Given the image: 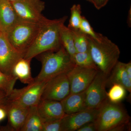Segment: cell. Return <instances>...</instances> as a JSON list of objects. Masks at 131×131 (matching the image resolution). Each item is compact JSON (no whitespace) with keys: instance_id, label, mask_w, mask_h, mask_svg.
<instances>
[{"instance_id":"1","label":"cell","mask_w":131,"mask_h":131,"mask_svg":"<svg viewBox=\"0 0 131 131\" xmlns=\"http://www.w3.org/2000/svg\"><path fill=\"white\" fill-rule=\"evenodd\" d=\"M67 18V16L54 20L47 18L40 24L35 39L23 58L31 60L43 52L56 51L60 49L62 46L60 30Z\"/></svg>"},{"instance_id":"11","label":"cell","mask_w":131,"mask_h":131,"mask_svg":"<svg viewBox=\"0 0 131 131\" xmlns=\"http://www.w3.org/2000/svg\"><path fill=\"white\" fill-rule=\"evenodd\" d=\"M70 92L67 74H62L47 81L41 99L61 101L69 94Z\"/></svg>"},{"instance_id":"28","label":"cell","mask_w":131,"mask_h":131,"mask_svg":"<svg viewBox=\"0 0 131 131\" xmlns=\"http://www.w3.org/2000/svg\"><path fill=\"white\" fill-rule=\"evenodd\" d=\"M9 102L8 96L5 92L0 90V107L5 109Z\"/></svg>"},{"instance_id":"33","label":"cell","mask_w":131,"mask_h":131,"mask_svg":"<svg viewBox=\"0 0 131 131\" xmlns=\"http://www.w3.org/2000/svg\"><path fill=\"white\" fill-rule=\"evenodd\" d=\"M9 1L11 2H14L16 1H18V0H9Z\"/></svg>"},{"instance_id":"18","label":"cell","mask_w":131,"mask_h":131,"mask_svg":"<svg viewBox=\"0 0 131 131\" xmlns=\"http://www.w3.org/2000/svg\"><path fill=\"white\" fill-rule=\"evenodd\" d=\"M31 61L22 58L16 62L13 68V75L24 84H30L34 81L31 73Z\"/></svg>"},{"instance_id":"20","label":"cell","mask_w":131,"mask_h":131,"mask_svg":"<svg viewBox=\"0 0 131 131\" xmlns=\"http://www.w3.org/2000/svg\"><path fill=\"white\" fill-rule=\"evenodd\" d=\"M60 38L62 46L73 59V56L76 53L73 31L64 24L61 27L60 30Z\"/></svg>"},{"instance_id":"27","label":"cell","mask_w":131,"mask_h":131,"mask_svg":"<svg viewBox=\"0 0 131 131\" xmlns=\"http://www.w3.org/2000/svg\"><path fill=\"white\" fill-rule=\"evenodd\" d=\"M42 131H62V119L43 121Z\"/></svg>"},{"instance_id":"12","label":"cell","mask_w":131,"mask_h":131,"mask_svg":"<svg viewBox=\"0 0 131 131\" xmlns=\"http://www.w3.org/2000/svg\"><path fill=\"white\" fill-rule=\"evenodd\" d=\"M99 108H87L70 114L62 119V131H77L84 124L94 122L98 114Z\"/></svg>"},{"instance_id":"15","label":"cell","mask_w":131,"mask_h":131,"mask_svg":"<svg viewBox=\"0 0 131 131\" xmlns=\"http://www.w3.org/2000/svg\"><path fill=\"white\" fill-rule=\"evenodd\" d=\"M20 20L12 2L9 0H0V24L6 32Z\"/></svg>"},{"instance_id":"9","label":"cell","mask_w":131,"mask_h":131,"mask_svg":"<svg viewBox=\"0 0 131 131\" xmlns=\"http://www.w3.org/2000/svg\"><path fill=\"white\" fill-rule=\"evenodd\" d=\"M99 71L94 68L75 65L67 74L70 85V93L85 91Z\"/></svg>"},{"instance_id":"26","label":"cell","mask_w":131,"mask_h":131,"mask_svg":"<svg viewBox=\"0 0 131 131\" xmlns=\"http://www.w3.org/2000/svg\"><path fill=\"white\" fill-rule=\"evenodd\" d=\"M79 30L86 35L94 38L97 39L99 37L100 33H96L94 30L89 21L83 16H82Z\"/></svg>"},{"instance_id":"22","label":"cell","mask_w":131,"mask_h":131,"mask_svg":"<svg viewBox=\"0 0 131 131\" xmlns=\"http://www.w3.org/2000/svg\"><path fill=\"white\" fill-rule=\"evenodd\" d=\"M72 30L74 34V46L76 52L89 51V42L87 35L79 29Z\"/></svg>"},{"instance_id":"6","label":"cell","mask_w":131,"mask_h":131,"mask_svg":"<svg viewBox=\"0 0 131 131\" xmlns=\"http://www.w3.org/2000/svg\"><path fill=\"white\" fill-rule=\"evenodd\" d=\"M47 81H35L20 89H14L8 95L9 101L29 108L37 106Z\"/></svg>"},{"instance_id":"16","label":"cell","mask_w":131,"mask_h":131,"mask_svg":"<svg viewBox=\"0 0 131 131\" xmlns=\"http://www.w3.org/2000/svg\"><path fill=\"white\" fill-rule=\"evenodd\" d=\"M64 112L70 114L88 108L86 100V90L77 93H70L61 101Z\"/></svg>"},{"instance_id":"25","label":"cell","mask_w":131,"mask_h":131,"mask_svg":"<svg viewBox=\"0 0 131 131\" xmlns=\"http://www.w3.org/2000/svg\"><path fill=\"white\" fill-rule=\"evenodd\" d=\"M70 11V18L68 27L71 30H79L82 17L81 5H73Z\"/></svg>"},{"instance_id":"24","label":"cell","mask_w":131,"mask_h":131,"mask_svg":"<svg viewBox=\"0 0 131 131\" xmlns=\"http://www.w3.org/2000/svg\"><path fill=\"white\" fill-rule=\"evenodd\" d=\"M17 80L18 78L6 74L0 71V90L8 96L13 90Z\"/></svg>"},{"instance_id":"19","label":"cell","mask_w":131,"mask_h":131,"mask_svg":"<svg viewBox=\"0 0 131 131\" xmlns=\"http://www.w3.org/2000/svg\"><path fill=\"white\" fill-rule=\"evenodd\" d=\"M43 123L37 106L31 107L20 131H42Z\"/></svg>"},{"instance_id":"35","label":"cell","mask_w":131,"mask_h":131,"mask_svg":"<svg viewBox=\"0 0 131 131\" xmlns=\"http://www.w3.org/2000/svg\"><path fill=\"white\" fill-rule=\"evenodd\" d=\"M87 1H88L90 2H91V1H92V0H87Z\"/></svg>"},{"instance_id":"10","label":"cell","mask_w":131,"mask_h":131,"mask_svg":"<svg viewBox=\"0 0 131 131\" xmlns=\"http://www.w3.org/2000/svg\"><path fill=\"white\" fill-rule=\"evenodd\" d=\"M23 57L9 43L6 33L0 30V71L6 74L13 76L12 72L15 64Z\"/></svg>"},{"instance_id":"23","label":"cell","mask_w":131,"mask_h":131,"mask_svg":"<svg viewBox=\"0 0 131 131\" xmlns=\"http://www.w3.org/2000/svg\"><path fill=\"white\" fill-rule=\"evenodd\" d=\"M127 91L122 85L118 84H113L107 92L108 100L114 103H118L124 100L126 96Z\"/></svg>"},{"instance_id":"31","label":"cell","mask_w":131,"mask_h":131,"mask_svg":"<svg viewBox=\"0 0 131 131\" xmlns=\"http://www.w3.org/2000/svg\"><path fill=\"white\" fill-rule=\"evenodd\" d=\"M126 70L127 74L129 80L131 81V62H129L127 63H126Z\"/></svg>"},{"instance_id":"8","label":"cell","mask_w":131,"mask_h":131,"mask_svg":"<svg viewBox=\"0 0 131 131\" xmlns=\"http://www.w3.org/2000/svg\"><path fill=\"white\" fill-rule=\"evenodd\" d=\"M107 75L99 71L86 90L88 108H98L107 99L106 91Z\"/></svg>"},{"instance_id":"2","label":"cell","mask_w":131,"mask_h":131,"mask_svg":"<svg viewBox=\"0 0 131 131\" xmlns=\"http://www.w3.org/2000/svg\"><path fill=\"white\" fill-rule=\"evenodd\" d=\"M87 35L89 51L98 69L108 76L118 61V47L107 37L99 34L97 39Z\"/></svg>"},{"instance_id":"17","label":"cell","mask_w":131,"mask_h":131,"mask_svg":"<svg viewBox=\"0 0 131 131\" xmlns=\"http://www.w3.org/2000/svg\"><path fill=\"white\" fill-rule=\"evenodd\" d=\"M125 65V63L117 62L108 76L106 87H111L114 84H120L131 93V81L127 74Z\"/></svg>"},{"instance_id":"14","label":"cell","mask_w":131,"mask_h":131,"mask_svg":"<svg viewBox=\"0 0 131 131\" xmlns=\"http://www.w3.org/2000/svg\"><path fill=\"white\" fill-rule=\"evenodd\" d=\"M37 107L43 121L62 119L66 115L59 101L41 99Z\"/></svg>"},{"instance_id":"13","label":"cell","mask_w":131,"mask_h":131,"mask_svg":"<svg viewBox=\"0 0 131 131\" xmlns=\"http://www.w3.org/2000/svg\"><path fill=\"white\" fill-rule=\"evenodd\" d=\"M29 108L15 102L9 101L5 109L8 117L9 130L20 131L25 121Z\"/></svg>"},{"instance_id":"7","label":"cell","mask_w":131,"mask_h":131,"mask_svg":"<svg viewBox=\"0 0 131 131\" xmlns=\"http://www.w3.org/2000/svg\"><path fill=\"white\" fill-rule=\"evenodd\" d=\"M12 3L20 20L40 24L47 19L42 14L45 4L42 0H18Z\"/></svg>"},{"instance_id":"5","label":"cell","mask_w":131,"mask_h":131,"mask_svg":"<svg viewBox=\"0 0 131 131\" xmlns=\"http://www.w3.org/2000/svg\"><path fill=\"white\" fill-rule=\"evenodd\" d=\"M40 25L39 24L20 20L5 33L13 47L24 56L35 39Z\"/></svg>"},{"instance_id":"32","label":"cell","mask_w":131,"mask_h":131,"mask_svg":"<svg viewBox=\"0 0 131 131\" xmlns=\"http://www.w3.org/2000/svg\"><path fill=\"white\" fill-rule=\"evenodd\" d=\"M7 115L6 110L3 108L0 107V121L4 119Z\"/></svg>"},{"instance_id":"3","label":"cell","mask_w":131,"mask_h":131,"mask_svg":"<svg viewBox=\"0 0 131 131\" xmlns=\"http://www.w3.org/2000/svg\"><path fill=\"white\" fill-rule=\"evenodd\" d=\"M42 64L40 73L35 81H47L62 74H67L75 65L71 57L62 46L58 50L43 52L38 55Z\"/></svg>"},{"instance_id":"29","label":"cell","mask_w":131,"mask_h":131,"mask_svg":"<svg viewBox=\"0 0 131 131\" xmlns=\"http://www.w3.org/2000/svg\"><path fill=\"white\" fill-rule=\"evenodd\" d=\"M77 131H96L94 122H89L84 124L79 128Z\"/></svg>"},{"instance_id":"30","label":"cell","mask_w":131,"mask_h":131,"mask_svg":"<svg viewBox=\"0 0 131 131\" xmlns=\"http://www.w3.org/2000/svg\"><path fill=\"white\" fill-rule=\"evenodd\" d=\"M109 0H92L91 3L93 4L96 9H100L104 7Z\"/></svg>"},{"instance_id":"4","label":"cell","mask_w":131,"mask_h":131,"mask_svg":"<svg viewBox=\"0 0 131 131\" xmlns=\"http://www.w3.org/2000/svg\"><path fill=\"white\" fill-rule=\"evenodd\" d=\"M130 117L120 102H112L107 99L99 107L94 121L96 131H112L117 126L130 122Z\"/></svg>"},{"instance_id":"21","label":"cell","mask_w":131,"mask_h":131,"mask_svg":"<svg viewBox=\"0 0 131 131\" xmlns=\"http://www.w3.org/2000/svg\"><path fill=\"white\" fill-rule=\"evenodd\" d=\"M73 60L75 65L98 69L89 51L76 52L73 57Z\"/></svg>"},{"instance_id":"34","label":"cell","mask_w":131,"mask_h":131,"mask_svg":"<svg viewBox=\"0 0 131 131\" xmlns=\"http://www.w3.org/2000/svg\"><path fill=\"white\" fill-rule=\"evenodd\" d=\"M2 30V29L1 26V24H0V30Z\"/></svg>"}]
</instances>
